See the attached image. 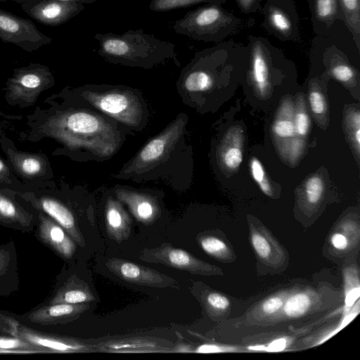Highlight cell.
<instances>
[{"label": "cell", "mask_w": 360, "mask_h": 360, "mask_svg": "<svg viewBox=\"0 0 360 360\" xmlns=\"http://www.w3.org/2000/svg\"><path fill=\"white\" fill-rule=\"evenodd\" d=\"M188 116L179 113L150 137L113 176L135 183L162 182L178 192L190 188L193 174V148L186 141Z\"/></svg>", "instance_id": "1"}, {"label": "cell", "mask_w": 360, "mask_h": 360, "mask_svg": "<svg viewBox=\"0 0 360 360\" xmlns=\"http://www.w3.org/2000/svg\"><path fill=\"white\" fill-rule=\"evenodd\" d=\"M42 129L63 145V154L80 162L109 160L132 134L94 109L65 102L48 118Z\"/></svg>", "instance_id": "2"}, {"label": "cell", "mask_w": 360, "mask_h": 360, "mask_svg": "<svg viewBox=\"0 0 360 360\" xmlns=\"http://www.w3.org/2000/svg\"><path fill=\"white\" fill-rule=\"evenodd\" d=\"M62 94L65 103L94 109L131 133L142 131L149 121L148 103L137 88L122 84H88L66 87Z\"/></svg>", "instance_id": "3"}, {"label": "cell", "mask_w": 360, "mask_h": 360, "mask_svg": "<svg viewBox=\"0 0 360 360\" xmlns=\"http://www.w3.org/2000/svg\"><path fill=\"white\" fill-rule=\"evenodd\" d=\"M98 53L108 63L150 70L169 60L180 67L175 45L142 29L122 33H97Z\"/></svg>", "instance_id": "4"}, {"label": "cell", "mask_w": 360, "mask_h": 360, "mask_svg": "<svg viewBox=\"0 0 360 360\" xmlns=\"http://www.w3.org/2000/svg\"><path fill=\"white\" fill-rule=\"evenodd\" d=\"M243 46L233 40L223 41L195 53L176 82L183 103L201 110L205 96L216 86L219 69Z\"/></svg>", "instance_id": "5"}, {"label": "cell", "mask_w": 360, "mask_h": 360, "mask_svg": "<svg viewBox=\"0 0 360 360\" xmlns=\"http://www.w3.org/2000/svg\"><path fill=\"white\" fill-rule=\"evenodd\" d=\"M244 21L221 4H205L186 13L172 25L194 40L219 43L243 29Z\"/></svg>", "instance_id": "6"}, {"label": "cell", "mask_w": 360, "mask_h": 360, "mask_svg": "<svg viewBox=\"0 0 360 360\" xmlns=\"http://www.w3.org/2000/svg\"><path fill=\"white\" fill-rule=\"evenodd\" d=\"M55 79L49 67L37 63L15 68L6 82L5 99L19 108L33 105L44 91L53 86Z\"/></svg>", "instance_id": "7"}, {"label": "cell", "mask_w": 360, "mask_h": 360, "mask_svg": "<svg viewBox=\"0 0 360 360\" xmlns=\"http://www.w3.org/2000/svg\"><path fill=\"white\" fill-rule=\"evenodd\" d=\"M108 188L134 219L143 224L155 223L163 214L165 193L161 190L134 188L122 184H115Z\"/></svg>", "instance_id": "8"}, {"label": "cell", "mask_w": 360, "mask_h": 360, "mask_svg": "<svg viewBox=\"0 0 360 360\" xmlns=\"http://www.w3.org/2000/svg\"><path fill=\"white\" fill-rule=\"evenodd\" d=\"M0 39L27 52H33L52 41L28 19L0 8Z\"/></svg>", "instance_id": "9"}, {"label": "cell", "mask_w": 360, "mask_h": 360, "mask_svg": "<svg viewBox=\"0 0 360 360\" xmlns=\"http://www.w3.org/2000/svg\"><path fill=\"white\" fill-rule=\"evenodd\" d=\"M264 29L281 41L299 39V18L292 0H266L262 9Z\"/></svg>", "instance_id": "10"}, {"label": "cell", "mask_w": 360, "mask_h": 360, "mask_svg": "<svg viewBox=\"0 0 360 360\" xmlns=\"http://www.w3.org/2000/svg\"><path fill=\"white\" fill-rule=\"evenodd\" d=\"M139 257L144 262L162 264L193 274L210 276L221 274V269L217 266L167 243L158 248L145 249L141 252Z\"/></svg>", "instance_id": "11"}, {"label": "cell", "mask_w": 360, "mask_h": 360, "mask_svg": "<svg viewBox=\"0 0 360 360\" xmlns=\"http://www.w3.org/2000/svg\"><path fill=\"white\" fill-rule=\"evenodd\" d=\"M105 266L110 271L128 283L152 288L179 287L174 278L126 259L112 258L106 262Z\"/></svg>", "instance_id": "12"}, {"label": "cell", "mask_w": 360, "mask_h": 360, "mask_svg": "<svg viewBox=\"0 0 360 360\" xmlns=\"http://www.w3.org/2000/svg\"><path fill=\"white\" fill-rule=\"evenodd\" d=\"M20 6L32 18L51 27L65 23L85 8L82 4L60 0H29Z\"/></svg>", "instance_id": "13"}, {"label": "cell", "mask_w": 360, "mask_h": 360, "mask_svg": "<svg viewBox=\"0 0 360 360\" xmlns=\"http://www.w3.org/2000/svg\"><path fill=\"white\" fill-rule=\"evenodd\" d=\"M14 334L41 352L75 353L95 351L92 347L78 340L42 333L20 324L15 326Z\"/></svg>", "instance_id": "14"}, {"label": "cell", "mask_w": 360, "mask_h": 360, "mask_svg": "<svg viewBox=\"0 0 360 360\" xmlns=\"http://www.w3.org/2000/svg\"><path fill=\"white\" fill-rule=\"evenodd\" d=\"M31 202L37 210L61 226L76 244L81 247L85 246V241L79 229L75 214L68 203L50 195H42L32 200Z\"/></svg>", "instance_id": "15"}, {"label": "cell", "mask_w": 360, "mask_h": 360, "mask_svg": "<svg viewBox=\"0 0 360 360\" xmlns=\"http://www.w3.org/2000/svg\"><path fill=\"white\" fill-rule=\"evenodd\" d=\"M38 239L65 259L75 253L76 243L65 229L46 214L39 211L36 222Z\"/></svg>", "instance_id": "16"}, {"label": "cell", "mask_w": 360, "mask_h": 360, "mask_svg": "<svg viewBox=\"0 0 360 360\" xmlns=\"http://www.w3.org/2000/svg\"><path fill=\"white\" fill-rule=\"evenodd\" d=\"M103 209L108 236L121 243L129 238L131 231V219L124 205L109 188L103 189Z\"/></svg>", "instance_id": "17"}, {"label": "cell", "mask_w": 360, "mask_h": 360, "mask_svg": "<svg viewBox=\"0 0 360 360\" xmlns=\"http://www.w3.org/2000/svg\"><path fill=\"white\" fill-rule=\"evenodd\" d=\"M89 308V302L49 303L29 313L27 319L32 323L41 325L65 323L76 320Z\"/></svg>", "instance_id": "18"}, {"label": "cell", "mask_w": 360, "mask_h": 360, "mask_svg": "<svg viewBox=\"0 0 360 360\" xmlns=\"http://www.w3.org/2000/svg\"><path fill=\"white\" fill-rule=\"evenodd\" d=\"M313 29L317 36H327L338 21H342L338 0H309Z\"/></svg>", "instance_id": "19"}, {"label": "cell", "mask_w": 360, "mask_h": 360, "mask_svg": "<svg viewBox=\"0 0 360 360\" xmlns=\"http://www.w3.org/2000/svg\"><path fill=\"white\" fill-rule=\"evenodd\" d=\"M6 154L13 168L23 177L34 179L43 176L46 172L48 160L43 154L11 149H8Z\"/></svg>", "instance_id": "20"}, {"label": "cell", "mask_w": 360, "mask_h": 360, "mask_svg": "<svg viewBox=\"0 0 360 360\" xmlns=\"http://www.w3.org/2000/svg\"><path fill=\"white\" fill-rule=\"evenodd\" d=\"M89 286L77 276L70 277L58 288L49 303L80 304L95 300Z\"/></svg>", "instance_id": "21"}, {"label": "cell", "mask_w": 360, "mask_h": 360, "mask_svg": "<svg viewBox=\"0 0 360 360\" xmlns=\"http://www.w3.org/2000/svg\"><path fill=\"white\" fill-rule=\"evenodd\" d=\"M319 297L313 290L295 292L286 297L280 311L282 316L287 319H295L303 316L315 309Z\"/></svg>", "instance_id": "22"}, {"label": "cell", "mask_w": 360, "mask_h": 360, "mask_svg": "<svg viewBox=\"0 0 360 360\" xmlns=\"http://www.w3.org/2000/svg\"><path fill=\"white\" fill-rule=\"evenodd\" d=\"M345 24L358 51H360V0H338Z\"/></svg>", "instance_id": "23"}, {"label": "cell", "mask_w": 360, "mask_h": 360, "mask_svg": "<svg viewBox=\"0 0 360 360\" xmlns=\"http://www.w3.org/2000/svg\"><path fill=\"white\" fill-rule=\"evenodd\" d=\"M201 248L209 255L219 260H228L231 257V249L221 238L212 235H201L198 238Z\"/></svg>", "instance_id": "24"}, {"label": "cell", "mask_w": 360, "mask_h": 360, "mask_svg": "<svg viewBox=\"0 0 360 360\" xmlns=\"http://www.w3.org/2000/svg\"><path fill=\"white\" fill-rule=\"evenodd\" d=\"M251 243L259 259L270 262L276 254V243L264 231L252 229L250 233Z\"/></svg>", "instance_id": "25"}, {"label": "cell", "mask_w": 360, "mask_h": 360, "mask_svg": "<svg viewBox=\"0 0 360 360\" xmlns=\"http://www.w3.org/2000/svg\"><path fill=\"white\" fill-rule=\"evenodd\" d=\"M226 0H151L149 8L155 12H165L200 4H222Z\"/></svg>", "instance_id": "26"}, {"label": "cell", "mask_w": 360, "mask_h": 360, "mask_svg": "<svg viewBox=\"0 0 360 360\" xmlns=\"http://www.w3.org/2000/svg\"><path fill=\"white\" fill-rule=\"evenodd\" d=\"M105 347H103V351L108 352H122L125 349L124 352H127L128 349H131V352H134V349H136L137 352H157L156 349H158V345L154 342H150L148 341L139 340H131L124 341H110L108 342H105L104 344Z\"/></svg>", "instance_id": "27"}, {"label": "cell", "mask_w": 360, "mask_h": 360, "mask_svg": "<svg viewBox=\"0 0 360 360\" xmlns=\"http://www.w3.org/2000/svg\"><path fill=\"white\" fill-rule=\"evenodd\" d=\"M41 352L20 338L0 337V354H30Z\"/></svg>", "instance_id": "28"}, {"label": "cell", "mask_w": 360, "mask_h": 360, "mask_svg": "<svg viewBox=\"0 0 360 360\" xmlns=\"http://www.w3.org/2000/svg\"><path fill=\"white\" fill-rule=\"evenodd\" d=\"M217 159L226 168L236 170L243 162V155L240 147L222 145L217 151Z\"/></svg>", "instance_id": "29"}, {"label": "cell", "mask_w": 360, "mask_h": 360, "mask_svg": "<svg viewBox=\"0 0 360 360\" xmlns=\"http://www.w3.org/2000/svg\"><path fill=\"white\" fill-rule=\"evenodd\" d=\"M286 297L287 295L282 293L264 300L255 309V314H259L257 316L259 318V320L276 315L281 309Z\"/></svg>", "instance_id": "30"}, {"label": "cell", "mask_w": 360, "mask_h": 360, "mask_svg": "<svg viewBox=\"0 0 360 360\" xmlns=\"http://www.w3.org/2000/svg\"><path fill=\"white\" fill-rule=\"evenodd\" d=\"M280 113L282 115L278 117L272 126L274 134L278 138L295 137L296 133L293 122L294 111L290 112L288 115H283L281 110Z\"/></svg>", "instance_id": "31"}, {"label": "cell", "mask_w": 360, "mask_h": 360, "mask_svg": "<svg viewBox=\"0 0 360 360\" xmlns=\"http://www.w3.org/2000/svg\"><path fill=\"white\" fill-rule=\"evenodd\" d=\"M250 168L253 180L257 184L262 193L271 197L272 188L266 179L265 170L261 162L255 157H252L250 161Z\"/></svg>", "instance_id": "32"}, {"label": "cell", "mask_w": 360, "mask_h": 360, "mask_svg": "<svg viewBox=\"0 0 360 360\" xmlns=\"http://www.w3.org/2000/svg\"><path fill=\"white\" fill-rule=\"evenodd\" d=\"M324 191V182L321 177L313 176L307 179L304 186L305 198L310 205H316Z\"/></svg>", "instance_id": "33"}, {"label": "cell", "mask_w": 360, "mask_h": 360, "mask_svg": "<svg viewBox=\"0 0 360 360\" xmlns=\"http://www.w3.org/2000/svg\"><path fill=\"white\" fill-rule=\"evenodd\" d=\"M206 309L212 314L225 311L230 306L229 299L217 292H210L202 298Z\"/></svg>", "instance_id": "34"}, {"label": "cell", "mask_w": 360, "mask_h": 360, "mask_svg": "<svg viewBox=\"0 0 360 360\" xmlns=\"http://www.w3.org/2000/svg\"><path fill=\"white\" fill-rule=\"evenodd\" d=\"M293 122L296 134L305 136L309 130L310 118L304 108L301 107L296 110L294 113Z\"/></svg>", "instance_id": "35"}, {"label": "cell", "mask_w": 360, "mask_h": 360, "mask_svg": "<svg viewBox=\"0 0 360 360\" xmlns=\"http://www.w3.org/2000/svg\"><path fill=\"white\" fill-rule=\"evenodd\" d=\"M14 254L11 247H0V279L11 270Z\"/></svg>", "instance_id": "36"}, {"label": "cell", "mask_w": 360, "mask_h": 360, "mask_svg": "<svg viewBox=\"0 0 360 360\" xmlns=\"http://www.w3.org/2000/svg\"><path fill=\"white\" fill-rule=\"evenodd\" d=\"M311 110L316 115H321L326 111V105L324 96L318 91H313L309 95Z\"/></svg>", "instance_id": "37"}, {"label": "cell", "mask_w": 360, "mask_h": 360, "mask_svg": "<svg viewBox=\"0 0 360 360\" xmlns=\"http://www.w3.org/2000/svg\"><path fill=\"white\" fill-rule=\"evenodd\" d=\"M262 0H236L241 12L248 14L260 9Z\"/></svg>", "instance_id": "38"}, {"label": "cell", "mask_w": 360, "mask_h": 360, "mask_svg": "<svg viewBox=\"0 0 360 360\" xmlns=\"http://www.w3.org/2000/svg\"><path fill=\"white\" fill-rule=\"evenodd\" d=\"M330 243L333 248L338 250H345L348 247V239L342 233H334L330 238Z\"/></svg>", "instance_id": "39"}, {"label": "cell", "mask_w": 360, "mask_h": 360, "mask_svg": "<svg viewBox=\"0 0 360 360\" xmlns=\"http://www.w3.org/2000/svg\"><path fill=\"white\" fill-rule=\"evenodd\" d=\"M229 348L216 345H202L199 346L194 352L198 353H213L226 352Z\"/></svg>", "instance_id": "40"}, {"label": "cell", "mask_w": 360, "mask_h": 360, "mask_svg": "<svg viewBox=\"0 0 360 360\" xmlns=\"http://www.w3.org/2000/svg\"><path fill=\"white\" fill-rule=\"evenodd\" d=\"M287 340L285 338H280L275 340L271 342L264 349L270 352H279L283 350L287 345Z\"/></svg>", "instance_id": "41"}, {"label": "cell", "mask_w": 360, "mask_h": 360, "mask_svg": "<svg viewBox=\"0 0 360 360\" xmlns=\"http://www.w3.org/2000/svg\"><path fill=\"white\" fill-rule=\"evenodd\" d=\"M10 170L7 165L0 158V182L10 183Z\"/></svg>", "instance_id": "42"}, {"label": "cell", "mask_w": 360, "mask_h": 360, "mask_svg": "<svg viewBox=\"0 0 360 360\" xmlns=\"http://www.w3.org/2000/svg\"><path fill=\"white\" fill-rule=\"evenodd\" d=\"M65 2L79 3V4H93L97 0H60Z\"/></svg>", "instance_id": "43"}, {"label": "cell", "mask_w": 360, "mask_h": 360, "mask_svg": "<svg viewBox=\"0 0 360 360\" xmlns=\"http://www.w3.org/2000/svg\"><path fill=\"white\" fill-rule=\"evenodd\" d=\"M15 1L16 3L21 4L24 2L29 1V0H0V1Z\"/></svg>", "instance_id": "44"}, {"label": "cell", "mask_w": 360, "mask_h": 360, "mask_svg": "<svg viewBox=\"0 0 360 360\" xmlns=\"http://www.w3.org/2000/svg\"><path fill=\"white\" fill-rule=\"evenodd\" d=\"M1 134V130L0 129V134Z\"/></svg>", "instance_id": "45"}, {"label": "cell", "mask_w": 360, "mask_h": 360, "mask_svg": "<svg viewBox=\"0 0 360 360\" xmlns=\"http://www.w3.org/2000/svg\"><path fill=\"white\" fill-rule=\"evenodd\" d=\"M307 1H309V0H307Z\"/></svg>", "instance_id": "46"}]
</instances>
